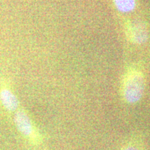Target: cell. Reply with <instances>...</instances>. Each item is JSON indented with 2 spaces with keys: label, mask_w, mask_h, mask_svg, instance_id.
<instances>
[{
  "label": "cell",
  "mask_w": 150,
  "mask_h": 150,
  "mask_svg": "<svg viewBox=\"0 0 150 150\" xmlns=\"http://www.w3.org/2000/svg\"><path fill=\"white\" fill-rule=\"evenodd\" d=\"M122 150H140L139 148H138L137 146L134 145H127L125 146V147L123 148Z\"/></svg>",
  "instance_id": "8992f818"
},
{
  "label": "cell",
  "mask_w": 150,
  "mask_h": 150,
  "mask_svg": "<svg viewBox=\"0 0 150 150\" xmlns=\"http://www.w3.org/2000/svg\"><path fill=\"white\" fill-rule=\"evenodd\" d=\"M112 1L120 12L131 13L136 8V0H112Z\"/></svg>",
  "instance_id": "5b68a950"
},
{
  "label": "cell",
  "mask_w": 150,
  "mask_h": 150,
  "mask_svg": "<svg viewBox=\"0 0 150 150\" xmlns=\"http://www.w3.org/2000/svg\"><path fill=\"white\" fill-rule=\"evenodd\" d=\"M15 122L17 128L29 142L35 145L40 144L42 137L35 128L29 115L23 110H19L15 115Z\"/></svg>",
  "instance_id": "7a4b0ae2"
},
{
  "label": "cell",
  "mask_w": 150,
  "mask_h": 150,
  "mask_svg": "<svg viewBox=\"0 0 150 150\" xmlns=\"http://www.w3.org/2000/svg\"><path fill=\"white\" fill-rule=\"evenodd\" d=\"M145 78L140 71L130 69L124 76L121 86L123 99L129 104H136L143 96Z\"/></svg>",
  "instance_id": "6da1fadb"
},
{
  "label": "cell",
  "mask_w": 150,
  "mask_h": 150,
  "mask_svg": "<svg viewBox=\"0 0 150 150\" xmlns=\"http://www.w3.org/2000/svg\"><path fill=\"white\" fill-rule=\"evenodd\" d=\"M0 100L6 110L16 111L19 106L18 99L11 88L10 82L6 78L0 81Z\"/></svg>",
  "instance_id": "3957f363"
},
{
  "label": "cell",
  "mask_w": 150,
  "mask_h": 150,
  "mask_svg": "<svg viewBox=\"0 0 150 150\" xmlns=\"http://www.w3.org/2000/svg\"><path fill=\"white\" fill-rule=\"evenodd\" d=\"M127 33L129 40L136 44H143L149 38L148 28L141 22H129L127 27Z\"/></svg>",
  "instance_id": "277c9868"
}]
</instances>
